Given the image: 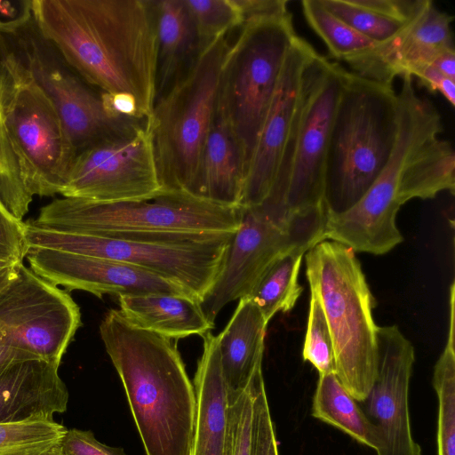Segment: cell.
Wrapping results in <instances>:
<instances>
[{"mask_svg": "<svg viewBox=\"0 0 455 455\" xmlns=\"http://www.w3.org/2000/svg\"><path fill=\"white\" fill-rule=\"evenodd\" d=\"M378 374L367 397L376 420L378 455H422L412 436L409 387L414 348L396 325L378 326Z\"/></svg>", "mask_w": 455, "mask_h": 455, "instance_id": "cell-15", "label": "cell"}, {"mask_svg": "<svg viewBox=\"0 0 455 455\" xmlns=\"http://www.w3.org/2000/svg\"><path fill=\"white\" fill-rule=\"evenodd\" d=\"M396 126L393 86L346 70L324 160L328 211L344 212L366 193L391 154Z\"/></svg>", "mask_w": 455, "mask_h": 455, "instance_id": "cell-4", "label": "cell"}, {"mask_svg": "<svg viewBox=\"0 0 455 455\" xmlns=\"http://www.w3.org/2000/svg\"><path fill=\"white\" fill-rule=\"evenodd\" d=\"M17 264H20V263H12V262L0 261V274H2L4 272H5L6 270L13 267Z\"/></svg>", "mask_w": 455, "mask_h": 455, "instance_id": "cell-44", "label": "cell"}, {"mask_svg": "<svg viewBox=\"0 0 455 455\" xmlns=\"http://www.w3.org/2000/svg\"><path fill=\"white\" fill-rule=\"evenodd\" d=\"M26 258L34 273L66 291H84L99 298L146 293L194 297L169 279L114 259L43 248L28 249Z\"/></svg>", "mask_w": 455, "mask_h": 455, "instance_id": "cell-16", "label": "cell"}, {"mask_svg": "<svg viewBox=\"0 0 455 455\" xmlns=\"http://www.w3.org/2000/svg\"><path fill=\"white\" fill-rule=\"evenodd\" d=\"M0 323L13 347L60 365L81 312L66 290L20 263L0 293Z\"/></svg>", "mask_w": 455, "mask_h": 455, "instance_id": "cell-14", "label": "cell"}, {"mask_svg": "<svg viewBox=\"0 0 455 455\" xmlns=\"http://www.w3.org/2000/svg\"><path fill=\"white\" fill-rule=\"evenodd\" d=\"M454 295L450 294V327L446 346L437 360L433 387L438 401L437 455H455Z\"/></svg>", "mask_w": 455, "mask_h": 455, "instance_id": "cell-27", "label": "cell"}, {"mask_svg": "<svg viewBox=\"0 0 455 455\" xmlns=\"http://www.w3.org/2000/svg\"><path fill=\"white\" fill-rule=\"evenodd\" d=\"M59 364L41 359L0 366V424L52 421L67 411L68 390Z\"/></svg>", "mask_w": 455, "mask_h": 455, "instance_id": "cell-19", "label": "cell"}, {"mask_svg": "<svg viewBox=\"0 0 455 455\" xmlns=\"http://www.w3.org/2000/svg\"><path fill=\"white\" fill-rule=\"evenodd\" d=\"M306 266L331 331L335 373L355 401H366L378 374V326L361 264L348 246L323 240L307 251Z\"/></svg>", "mask_w": 455, "mask_h": 455, "instance_id": "cell-5", "label": "cell"}, {"mask_svg": "<svg viewBox=\"0 0 455 455\" xmlns=\"http://www.w3.org/2000/svg\"><path fill=\"white\" fill-rule=\"evenodd\" d=\"M306 252L298 250L277 259L245 296L256 304L267 324L276 313L291 311L299 298L303 287L298 276Z\"/></svg>", "mask_w": 455, "mask_h": 455, "instance_id": "cell-26", "label": "cell"}, {"mask_svg": "<svg viewBox=\"0 0 455 455\" xmlns=\"http://www.w3.org/2000/svg\"><path fill=\"white\" fill-rule=\"evenodd\" d=\"M267 326L256 304L243 297L217 335L228 402L246 387L256 368L262 365Z\"/></svg>", "mask_w": 455, "mask_h": 455, "instance_id": "cell-22", "label": "cell"}, {"mask_svg": "<svg viewBox=\"0 0 455 455\" xmlns=\"http://www.w3.org/2000/svg\"><path fill=\"white\" fill-rule=\"evenodd\" d=\"M232 234L148 240L61 231L25 222L28 250L50 249L132 265L178 283L200 302L217 277Z\"/></svg>", "mask_w": 455, "mask_h": 455, "instance_id": "cell-9", "label": "cell"}, {"mask_svg": "<svg viewBox=\"0 0 455 455\" xmlns=\"http://www.w3.org/2000/svg\"><path fill=\"white\" fill-rule=\"evenodd\" d=\"M321 2L352 28L379 44L397 36L412 21L403 22L389 18L361 5L357 0Z\"/></svg>", "mask_w": 455, "mask_h": 455, "instance_id": "cell-30", "label": "cell"}, {"mask_svg": "<svg viewBox=\"0 0 455 455\" xmlns=\"http://www.w3.org/2000/svg\"><path fill=\"white\" fill-rule=\"evenodd\" d=\"M443 76L455 81V51L449 49L443 51L430 63Z\"/></svg>", "mask_w": 455, "mask_h": 455, "instance_id": "cell-42", "label": "cell"}, {"mask_svg": "<svg viewBox=\"0 0 455 455\" xmlns=\"http://www.w3.org/2000/svg\"><path fill=\"white\" fill-rule=\"evenodd\" d=\"M37 359L33 355L13 347L0 323V366L14 361Z\"/></svg>", "mask_w": 455, "mask_h": 455, "instance_id": "cell-41", "label": "cell"}, {"mask_svg": "<svg viewBox=\"0 0 455 455\" xmlns=\"http://www.w3.org/2000/svg\"><path fill=\"white\" fill-rule=\"evenodd\" d=\"M0 43L52 102L76 150L144 123L119 113L109 99L84 81L38 30L33 17Z\"/></svg>", "mask_w": 455, "mask_h": 455, "instance_id": "cell-11", "label": "cell"}, {"mask_svg": "<svg viewBox=\"0 0 455 455\" xmlns=\"http://www.w3.org/2000/svg\"><path fill=\"white\" fill-rule=\"evenodd\" d=\"M27 251L25 223L15 218L0 199V261L23 263Z\"/></svg>", "mask_w": 455, "mask_h": 455, "instance_id": "cell-36", "label": "cell"}, {"mask_svg": "<svg viewBox=\"0 0 455 455\" xmlns=\"http://www.w3.org/2000/svg\"><path fill=\"white\" fill-rule=\"evenodd\" d=\"M241 206L214 204L182 192L116 203L61 197L43 206L38 227L105 237L180 240L230 234L241 221Z\"/></svg>", "mask_w": 455, "mask_h": 455, "instance_id": "cell-3", "label": "cell"}, {"mask_svg": "<svg viewBox=\"0 0 455 455\" xmlns=\"http://www.w3.org/2000/svg\"><path fill=\"white\" fill-rule=\"evenodd\" d=\"M410 76H416L430 92H439L452 107L455 106V81L443 76L431 64L415 68Z\"/></svg>", "mask_w": 455, "mask_h": 455, "instance_id": "cell-39", "label": "cell"}, {"mask_svg": "<svg viewBox=\"0 0 455 455\" xmlns=\"http://www.w3.org/2000/svg\"><path fill=\"white\" fill-rule=\"evenodd\" d=\"M195 24L201 50L243 24L235 0H185Z\"/></svg>", "mask_w": 455, "mask_h": 455, "instance_id": "cell-31", "label": "cell"}, {"mask_svg": "<svg viewBox=\"0 0 455 455\" xmlns=\"http://www.w3.org/2000/svg\"><path fill=\"white\" fill-rule=\"evenodd\" d=\"M117 298L119 311L130 323L170 339L204 336L214 328L200 300L191 296L146 293Z\"/></svg>", "mask_w": 455, "mask_h": 455, "instance_id": "cell-23", "label": "cell"}, {"mask_svg": "<svg viewBox=\"0 0 455 455\" xmlns=\"http://www.w3.org/2000/svg\"><path fill=\"white\" fill-rule=\"evenodd\" d=\"M32 18V0H0V35L11 34Z\"/></svg>", "mask_w": 455, "mask_h": 455, "instance_id": "cell-38", "label": "cell"}, {"mask_svg": "<svg viewBox=\"0 0 455 455\" xmlns=\"http://www.w3.org/2000/svg\"><path fill=\"white\" fill-rule=\"evenodd\" d=\"M161 192L146 122L78 152L60 195L116 203L149 199Z\"/></svg>", "mask_w": 455, "mask_h": 455, "instance_id": "cell-13", "label": "cell"}, {"mask_svg": "<svg viewBox=\"0 0 455 455\" xmlns=\"http://www.w3.org/2000/svg\"><path fill=\"white\" fill-rule=\"evenodd\" d=\"M57 446L56 448H54L52 451H51L50 452L44 454V455H63V453L61 452V450H60V446Z\"/></svg>", "mask_w": 455, "mask_h": 455, "instance_id": "cell-45", "label": "cell"}, {"mask_svg": "<svg viewBox=\"0 0 455 455\" xmlns=\"http://www.w3.org/2000/svg\"><path fill=\"white\" fill-rule=\"evenodd\" d=\"M146 455H190L196 392L172 339L110 309L100 324Z\"/></svg>", "mask_w": 455, "mask_h": 455, "instance_id": "cell-2", "label": "cell"}, {"mask_svg": "<svg viewBox=\"0 0 455 455\" xmlns=\"http://www.w3.org/2000/svg\"><path fill=\"white\" fill-rule=\"evenodd\" d=\"M66 431L55 420L0 424V455H44L60 444Z\"/></svg>", "mask_w": 455, "mask_h": 455, "instance_id": "cell-29", "label": "cell"}, {"mask_svg": "<svg viewBox=\"0 0 455 455\" xmlns=\"http://www.w3.org/2000/svg\"><path fill=\"white\" fill-rule=\"evenodd\" d=\"M254 372L246 387L228 402V434L224 455H251Z\"/></svg>", "mask_w": 455, "mask_h": 455, "instance_id": "cell-34", "label": "cell"}, {"mask_svg": "<svg viewBox=\"0 0 455 455\" xmlns=\"http://www.w3.org/2000/svg\"><path fill=\"white\" fill-rule=\"evenodd\" d=\"M301 4L308 25L323 41L333 58L349 63L379 44L334 15L321 0H303Z\"/></svg>", "mask_w": 455, "mask_h": 455, "instance_id": "cell-28", "label": "cell"}, {"mask_svg": "<svg viewBox=\"0 0 455 455\" xmlns=\"http://www.w3.org/2000/svg\"><path fill=\"white\" fill-rule=\"evenodd\" d=\"M0 103L27 193L60 194L76 150L52 102L1 43Z\"/></svg>", "mask_w": 455, "mask_h": 455, "instance_id": "cell-8", "label": "cell"}, {"mask_svg": "<svg viewBox=\"0 0 455 455\" xmlns=\"http://www.w3.org/2000/svg\"><path fill=\"white\" fill-rule=\"evenodd\" d=\"M315 53L307 41L296 36L249 164L241 207L259 205L270 190L296 115L302 74Z\"/></svg>", "mask_w": 455, "mask_h": 455, "instance_id": "cell-17", "label": "cell"}, {"mask_svg": "<svg viewBox=\"0 0 455 455\" xmlns=\"http://www.w3.org/2000/svg\"><path fill=\"white\" fill-rule=\"evenodd\" d=\"M296 36L291 14L253 18L226 52L218 111L237 139L247 170Z\"/></svg>", "mask_w": 455, "mask_h": 455, "instance_id": "cell-7", "label": "cell"}, {"mask_svg": "<svg viewBox=\"0 0 455 455\" xmlns=\"http://www.w3.org/2000/svg\"><path fill=\"white\" fill-rule=\"evenodd\" d=\"M311 291L303 360L309 362L319 375L335 373V359L331 331L317 295ZM336 374V373H335Z\"/></svg>", "mask_w": 455, "mask_h": 455, "instance_id": "cell-33", "label": "cell"}, {"mask_svg": "<svg viewBox=\"0 0 455 455\" xmlns=\"http://www.w3.org/2000/svg\"><path fill=\"white\" fill-rule=\"evenodd\" d=\"M204 350L194 378L196 417L190 455H224L228 396L217 335L204 336Z\"/></svg>", "mask_w": 455, "mask_h": 455, "instance_id": "cell-20", "label": "cell"}, {"mask_svg": "<svg viewBox=\"0 0 455 455\" xmlns=\"http://www.w3.org/2000/svg\"><path fill=\"white\" fill-rule=\"evenodd\" d=\"M19 264L14 266L13 267L6 270L5 272L0 274V293L4 291V289L8 285L13 275H15L16 267Z\"/></svg>", "mask_w": 455, "mask_h": 455, "instance_id": "cell-43", "label": "cell"}, {"mask_svg": "<svg viewBox=\"0 0 455 455\" xmlns=\"http://www.w3.org/2000/svg\"><path fill=\"white\" fill-rule=\"evenodd\" d=\"M254 402L251 455H279L275 430L267 396L262 365L253 376Z\"/></svg>", "mask_w": 455, "mask_h": 455, "instance_id": "cell-35", "label": "cell"}, {"mask_svg": "<svg viewBox=\"0 0 455 455\" xmlns=\"http://www.w3.org/2000/svg\"><path fill=\"white\" fill-rule=\"evenodd\" d=\"M0 199L7 210L22 220L33 199L25 188L18 159L4 125L0 103Z\"/></svg>", "mask_w": 455, "mask_h": 455, "instance_id": "cell-32", "label": "cell"}, {"mask_svg": "<svg viewBox=\"0 0 455 455\" xmlns=\"http://www.w3.org/2000/svg\"><path fill=\"white\" fill-rule=\"evenodd\" d=\"M40 33L89 85L148 121L156 100L154 0H32Z\"/></svg>", "mask_w": 455, "mask_h": 455, "instance_id": "cell-1", "label": "cell"}, {"mask_svg": "<svg viewBox=\"0 0 455 455\" xmlns=\"http://www.w3.org/2000/svg\"><path fill=\"white\" fill-rule=\"evenodd\" d=\"M60 446L63 455H126L98 441L92 431L78 428L67 429Z\"/></svg>", "mask_w": 455, "mask_h": 455, "instance_id": "cell-37", "label": "cell"}, {"mask_svg": "<svg viewBox=\"0 0 455 455\" xmlns=\"http://www.w3.org/2000/svg\"><path fill=\"white\" fill-rule=\"evenodd\" d=\"M154 1L157 34V99L189 69L202 50L185 0Z\"/></svg>", "mask_w": 455, "mask_h": 455, "instance_id": "cell-24", "label": "cell"}, {"mask_svg": "<svg viewBox=\"0 0 455 455\" xmlns=\"http://www.w3.org/2000/svg\"><path fill=\"white\" fill-rule=\"evenodd\" d=\"M241 209L239 228L230 237L212 286L200 302L212 323L228 303L247 296L277 259L298 250L307 251L324 240L326 207L288 215L259 205Z\"/></svg>", "mask_w": 455, "mask_h": 455, "instance_id": "cell-10", "label": "cell"}, {"mask_svg": "<svg viewBox=\"0 0 455 455\" xmlns=\"http://www.w3.org/2000/svg\"><path fill=\"white\" fill-rule=\"evenodd\" d=\"M243 21L260 17H284L288 12L286 0H235ZM243 22V23H244Z\"/></svg>", "mask_w": 455, "mask_h": 455, "instance_id": "cell-40", "label": "cell"}, {"mask_svg": "<svg viewBox=\"0 0 455 455\" xmlns=\"http://www.w3.org/2000/svg\"><path fill=\"white\" fill-rule=\"evenodd\" d=\"M229 44L204 47L189 69L156 100L147 121L162 191L192 196L204 144L218 110L220 74Z\"/></svg>", "mask_w": 455, "mask_h": 455, "instance_id": "cell-6", "label": "cell"}, {"mask_svg": "<svg viewBox=\"0 0 455 455\" xmlns=\"http://www.w3.org/2000/svg\"><path fill=\"white\" fill-rule=\"evenodd\" d=\"M246 173L243 149L217 110L204 144L192 196L214 204L238 207Z\"/></svg>", "mask_w": 455, "mask_h": 455, "instance_id": "cell-21", "label": "cell"}, {"mask_svg": "<svg viewBox=\"0 0 455 455\" xmlns=\"http://www.w3.org/2000/svg\"><path fill=\"white\" fill-rule=\"evenodd\" d=\"M452 20V16L429 0L397 36L378 44L348 65L360 76L392 85L395 77L410 76L412 69L430 64L443 51L454 49Z\"/></svg>", "mask_w": 455, "mask_h": 455, "instance_id": "cell-18", "label": "cell"}, {"mask_svg": "<svg viewBox=\"0 0 455 455\" xmlns=\"http://www.w3.org/2000/svg\"><path fill=\"white\" fill-rule=\"evenodd\" d=\"M312 416L376 451L379 447L376 426L362 411L335 373L319 375L313 396Z\"/></svg>", "mask_w": 455, "mask_h": 455, "instance_id": "cell-25", "label": "cell"}, {"mask_svg": "<svg viewBox=\"0 0 455 455\" xmlns=\"http://www.w3.org/2000/svg\"><path fill=\"white\" fill-rule=\"evenodd\" d=\"M345 72L338 63L317 52L304 68L298 108L286 142L291 150L285 200L290 214L326 207L324 160Z\"/></svg>", "mask_w": 455, "mask_h": 455, "instance_id": "cell-12", "label": "cell"}]
</instances>
